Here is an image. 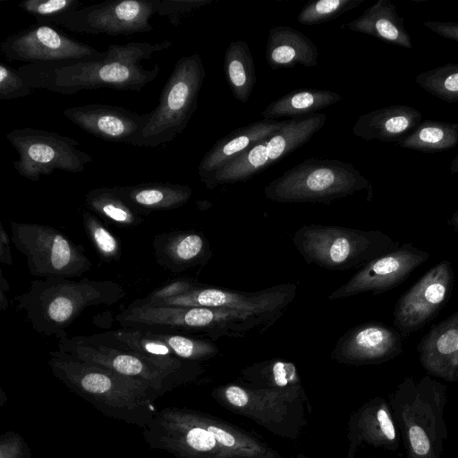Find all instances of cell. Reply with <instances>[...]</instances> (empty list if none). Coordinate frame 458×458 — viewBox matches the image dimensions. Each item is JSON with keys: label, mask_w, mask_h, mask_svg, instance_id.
Returning <instances> with one entry per match:
<instances>
[{"label": "cell", "mask_w": 458, "mask_h": 458, "mask_svg": "<svg viewBox=\"0 0 458 458\" xmlns=\"http://www.w3.org/2000/svg\"><path fill=\"white\" fill-rule=\"evenodd\" d=\"M415 82L443 101L458 102V64H446L422 72L415 77Z\"/></svg>", "instance_id": "cell-35"}, {"label": "cell", "mask_w": 458, "mask_h": 458, "mask_svg": "<svg viewBox=\"0 0 458 458\" xmlns=\"http://www.w3.org/2000/svg\"><path fill=\"white\" fill-rule=\"evenodd\" d=\"M205 75L199 53L181 57L164 85L158 105L147 114L146 123L132 145L154 148L180 135L197 109Z\"/></svg>", "instance_id": "cell-9"}, {"label": "cell", "mask_w": 458, "mask_h": 458, "mask_svg": "<svg viewBox=\"0 0 458 458\" xmlns=\"http://www.w3.org/2000/svg\"><path fill=\"white\" fill-rule=\"evenodd\" d=\"M4 291L0 289V308L2 311H4L8 307V300Z\"/></svg>", "instance_id": "cell-45"}, {"label": "cell", "mask_w": 458, "mask_h": 458, "mask_svg": "<svg viewBox=\"0 0 458 458\" xmlns=\"http://www.w3.org/2000/svg\"><path fill=\"white\" fill-rule=\"evenodd\" d=\"M140 329L148 336L165 344L177 357L182 360L198 362L212 358L219 352L215 344L205 339L165 330Z\"/></svg>", "instance_id": "cell-34"}, {"label": "cell", "mask_w": 458, "mask_h": 458, "mask_svg": "<svg viewBox=\"0 0 458 458\" xmlns=\"http://www.w3.org/2000/svg\"><path fill=\"white\" fill-rule=\"evenodd\" d=\"M421 121L422 114L417 108L406 105H395L361 114L352 131L354 136L368 141L378 140L386 142H399Z\"/></svg>", "instance_id": "cell-25"}, {"label": "cell", "mask_w": 458, "mask_h": 458, "mask_svg": "<svg viewBox=\"0 0 458 458\" xmlns=\"http://www.w3.org/2000/svg\"><path fill=\"white\" fill-rule=\"evenodd\" d=\"M296 293L297 285L294 284H279L256 293H242L199 285L184 294L149 304L170 307L225 308L280 317L293 301Z\"/></svg>", "instance_id": "cell-16"}, {"label": "cell", "mask_w": 458, "mask_h": 458, "mask_svg": "<svg viewBox=\"0 0 458 458\" xmlns=\"http://www.w3.org/2000/svg\"><path fill=\"white\" fill-rule=\"evenodd\" d=\"M82 223L85 233L98 256L107 263L119 260L122 256L121 242L100 218L87 210L82 214Z\"/></svg>", "instance_id": "cell-36"}, {"label": "cell", "mask_w": 458, "mask_h": 458, "mask_svg": "<svg viewBox=\"0 0 458 458\" xmlns=\"http://www.w3.org/2000/svg\"><path fill=\"white\" fill-rule=\"evenodd\" d=\"M123 287L114 281L49 277L33 280L27 292L16 296L17 309L24 310L32 328L58 340L66 328L89 307L113 305L124 298Z\"/></svg>", "instance_id": "cell-4"}, {"label": "cell", "mask_w": 458, "mask_h": 458, "mask_svg": "<svg viewBox=\"0 0 458 458\" xmlns=\"http://www.w3.org/2000/svg\"><path fill=\"white\" fill-rule=\"evenodd\" d=\"M318 49L306 35L294 28L278 25L267 34L266 60L273 70L318 66Z\"/></svg>", "instance_id": "cell-27"}, {"label": "cell", "mask_w": 458, "mask_h": 458, "mask_svg": "<svg viewBox=\"0 0 458 458\" xmlns=\"http://www.w3.org/2000/svg\"><path fill=\"white\" fill-rule=\"evenodd\" d=\"M172 44L169 40L112 44L99 59L26 64L17 71L33 89L64 95L100 88L140 91L160 72L157 64L145 68L143 62Z\"/></svg>", "instance_id": "cell-1"}, {"label": "cell", "mask_w": 458, "mask_h": 458, "mask_svg": "<svg viewBox=\"0 0 458 458\" xmlns=\"http://www.w3.org/2000/svg\"><path fill=\"white\" fill-rule=\"evenodd\" d=\"M287 123L288 120L263 119L238 128L216 141L199 164L198 173L201 182L206 183L217 170L258 142L274 135Z\"/></svg>", "instance_id": "cell-23"}, {"label": "cell", "mask_w": 458, "mask_h": 458, "mask_svg": "<svg viewBox=\"0 0 458 458\" xmlns=\"http://www.w3.org/2000/svg\"><path fill=\"white\" fill-rule=\"evenodd\" d=\"M342 100V96L328 89H301L288 92L272 101L260 113L265 120L281 117L302 118L317 114Z\"/></svg>", "instance_id": "cell-30"}, {"label": "cell", "mask_w": 458, "mask_h": 458, "mask_svg": "<svg viewBox=\"0 0 458 458\" xmlns=\"http://www.w3.org/2000/svg\"><path fill=\"white\" fill-rule=\"evenodd\" d=\"M278 318L225 308L154 305L136 299L115 315L114 320L121 327L186 332L216 340L222 336L236 337L262 332Z\"/></svg>", "instance_id": "cell-5"}, {"label": "cell", "mask_w": 458, "mask_h": 458, "mask_svg": "<svg viewBox=\"0 0 458 458\" xmlns=\"http://www.w3.org/2000/svg\"><path fill=\"white\" fill-rule=\"evenodd\" d=\"M449 223L458 233V208L453 213V215L449 218Z\"/></svg>", "instance_id": "cell-46"}, {"label": "cell", "mask_w": 458, "mask_h": 458, "mask_svg": "<svg viewBox=\"0 0 458 458\" xmlns=\"http://www.w3.org/2000/svg\"><path fill=\"white\" fill-rule=\"evenodd\" d=\"M454 282L451 263L441 260L400 296L393 323L403 340L438 314L451 297Z\"/></svg>", "instance_id": "cell-14"}, {"label": "cell", "mask_w": 458, "mask_h": 458, "mask_svg": "<svg viewBox=\"0 0 458 458\" xmlns=\"http://www.w3.org/2000/svg\"><path fill=\"white\" fill-rule=\"evenodd\" d=\"M422 26L442 38L458 42V21H426Z\"/></svg>", "instance_id": "cell-43"}, {"label": "cell", "mask_w": 458, "mask_h": 458, "mask_svg": "<svg viewBox=\"0 0 458 458\" xmlns=\"http://www.w3.org/2000/svg\"><path fill=\"white\" fill-rule=\"evenodd\" d=\"M420 363L428 375L458 381V310L433 326L417 345Z\"/></svg>", "instance_id": "cell-22"}, {"label": "cell", "mask_w": 458, "mask_h": 458, "mask_svg": "<svg viewBox=\"0 0 458 458\" xmlns=\"http://www.w3.org/2000/svg\"><path fill=\"white\" fill-rule=\"evenodd\" d=\"M446 401L445 386L429 375L405 377L397 386L390 406L407 458H441L448 436Z\"/></svg>", "instance_id": "cell-6"}, {"label": "cell", "mask_w": 458, "mask_h": 458, "mask_svg": "<svg viewBox=\"0 0 458 458\" xmlns=\"http://www.w3.org/2000/svg\"><path fill=\"white\" fill-rule=\"evenodd\" d=\"M430 257L411 243H398L385 254L360 267L344 284L334 291L329 300L344 299L363 293L379 294L406 280Z\"/></svg>", "instance_id": "cell-17"}, {"label": "cell", "mask_w": 458, "mask_h": 458, "mask_svg": "<svg viewBox=\"0 0 458 458\" xmlns=\"http://www.w3.org/2000/svg\"><path fill=\"white\" fill-rule=\"evenodd\" d=\"M116 187L122 198L141 215L180 208L192 195L190 186L168 182H146Z\"/></svg>", "instance_id": "cell-29"}, {"label": "cell", "mask_w": 458, "mask_h": 458, "mask_svg": "<svg viewBox=\"0 0 458 458\" xmlns=\"http://www.w3.org/2000/svg\"><path fill=\"white\" fill-rule=\"evenodd\" d=\"M293 240L307 263L330 270L362 267L397 244L381 231L321 225L301 227Z\"/></svg>", "instance_id": "cell-8"}, {"label": "cell", "mask_w": 458, "mask_h": 458, "mask_svg": "<svg viewBox=\"0 0 458 458\" xmlns=\"http://www.w3.org/2000/svg\"><path fill=\"white\" fill-rule=\"evenodd\" d=\"M112 332L124 345L149 359L180 385L193 380L202 372L199 362L177 357L165 344L148 336L138 327H121Z\"/></svg>", "instance_id": "cell-26"}, {"label": "cell", "mask_w": 458, "mask_h": 458, "mask_svg": "<svg viewBox=\"0 0 458 458\" xmlns=\"http://www.w3.org/2000/svg\"><path fill=\"white\" fill-rule=\"evenodd\" d=\"M200 284L188 279H180L173 281L162 287L155 289L144 298L137 300L143 303H151L158 301L172 299L184 294Z\"/></svg>", "instance_id": "cell-41"}, {"label": "cell", "mask_w": 458, "mask_h": 458, "mask_svg": "<svg viewBox=\"0 0 458 458\" xmlns=\"http://www.w3.org/2000/svg\"><path fill=\"white\" fill-rule=\"evenodd\" d=\"M0 261L2 264L13 265L10 238L2 223H0Z\"/></svg>", "instance_id": "cell-44"}, {"label": "cell", "mask_w": 458, "mask_h": 458, "mask_svg": "<svg viewBox=\"0 0 458 458\" xmlns=\"http://www.w3.org/2000/svg\"><path fill=\"white\" fill-rule=\"evenodd\" d=\"M18 6L33 16L38 24L52 27L60 26L63 20L82 7L79 0H26Z\"/></svg>", "instance_id": "cell-37"}, {"label": "cell", "mask_w": 458, "mask_h": 458, "mask_svg": "<svg viewBox=\"0 0 458 458\" xmlns=\"http://www.w3.org/2000/svg\"><path fill=\"white\" fill-rule=\"evenodd\" d=\"M157 0H111L81 7L60 23L61 27L86 34L129 36L153 30L152 16Z\"/></svg>", "instance_id": "cell-13"}, {"label": "cell", "mask_w": 458, "mask_h": 458, "mask_svg": "<svg viewBox=\"0 0 458 458\" xmlns=\"http://www.w3.org/2000/svg\"><path fill=\"white\" fill-rule=\"evenodd\" d=\"M403 337L394 327L368 322L347 331L332 352L338 362L352 365L378 364L403 353Z\"/></svg>", "instance_id": "cell-19"}, {"label": "cell", "mask_w": 458, "mask_h": 458, "mask_svg": "<svg viewBox=\"0 0 458 458\" xmlns=\"http://www.w3.org/2000/svg\"><path fill=\"white\" fill-rule=\"evenodd\" d=\"M297 386L253 389L237 385L216 388L213 395L228 409L275 428L290 416Z\"/></svg>", "instance_id": "cell-18"}, {"label": "cell", "mask_w": 458, "mask_h": 458, "mask_svg": "<svg viewBox=\"0 0 458 458\" xmlns=\"http://www.w3.org/2000/svg\"><path fill=\"white\" fill-rule=\"evenodd\" d=\"M369 188L368 179L351 163L308 158L271 181L264 192L280 203H328Z\"/></svg>", "instance_id": "cell-7"}, {"label": "cell", "mask_w": 458, "mask_h": 458, "mask_svg": "<svg viewBox=\"0 0 458 458\" xmlns=\"http://www.w3.org/2000/svg\"><path fill=\"white\" fill-rule=\"evenodd\" d=\"M11 240L27 259L30 275L72 278L92 267L82 245L46 225L10 222Z\"/></svg>", "instance_id": "cell-10"}, {"label": "cell", "mask_w": 458, "mask_h": 458, "mask_svg": "<svg viewBox=\"0 0 458 458\" xmlns=\"http://www.w3.org/2000/svg\"><path fill=\"white\" fill-rule=\"evenodd\" d=\"M364 0H315L308 2L299 12L297 21L302 25H318L357 8Z\"/></svg>", "instance_id": "cell-38"}, {"label": "cell", "mask_w": 458, "mask_h": 458, "mask_svg": "<svg viewBox=\"0 0 458 458\" xmlns=\"http://www.w3.org/2000/svg\"><path fill=\"white\" fill-rule=\"evenodd\" d=\"M85 203L90 212L119 227L133 228L144 221L142 215L122 198L116 186L92 189L87 193Z\"/></svg>", "instance_id": "cell-32"}, {"label": "cell", "mask_w": 458, "mask_h": 458, "mask_svg": "<svg viewBox=\"0 0 458 458\" xmlns=\"http://www.w3.org/2000/svg\"><path fill=\"white\" fill-rule=\"evenodd\" d=\"M64 115L84 131L104 140L131 144L140 135L147 114H140L123 106L88 104L68 107Z\"/></svg>", "instance_id": "cell-20"}, {"label": "cell", "mask_w": 458, "mask_h": 458, "mask_svg": "<svg viewBox=\"0 0 458 458\" xmlns=\"http://www.w3.org/2000/svg\"><path fill=\"white\" fill-rule=\"evenodd\" d=\"M57 351L118 374L141 379L162 395L180 383L149 359L124 345L111 331L89 335L65 336Z\"/></svg>", "instance_id": "cell-11"}, {"label": "cell", "mask_w": 458, "mask_h": 458, "mask_svg": "<svg viewBox=\"0 0 458 458\" xmlns=\"http://www.w3.org/2000/svg\"><path fill=\"white\" fill-rule=\"evenodd\" d=\"M223 68L233 96L239 102L247 103L257 81L254 59L247 42H230Z\"/></svg>", "instance_id": "cell-31"}, {"label": "cell", "mask_w": 458, "mask_h": 458, "mask_svg": "<svg viewBox=\"0 0 458 458\" xmlns=\"http://www.w3.org/2000/svg\"><path fill=\"white\" fill-rule=\"evenodd\" d=\"M396 7L389 0H377L342 29L363 33L386 43L412 49L410 33Z\"/></svg>", "instance_id": "cell-28"}, {"label": "cell", "mask_w": 458, "mask_h": 458, "mask_svg": "<svg viewBox=\"0 0 458 458\" xmlns=\"http://www.w3.org/2000/svg\"><path fill=\"white\" fill-rule=\"evenodd\" d=\"M397 143L401 148L425 153L447 150L458 143V123L424 120Z\"/></svg>", "instance_id": "cell-33"}, {"label": "cell", "mask_w": 458, "mask_h": 458, "mask_svg": "<svg viewBox=\"0 0 458 458\" xmlns=\"http://www.w3.org/2000/svg\"><path fill=\"white\" fill-rule=\"evenodd\" d=\"M213 0H157V13L165 16L174 26L197 10L211 4Z\"/></svg>", "instance_id": "cell-39"}, {"label": "cell", "mask_w": 458, "mask_h": 458, "mask_svg": "<svg viewBox=\"0 0 458 458\" xmlns=\"http://www.w3.org/2000/svg\"><path fill=\"white\" fill-rule=\"evenodd\" d=\"M157 263L179 273L204 265L211 256L204 235L192 230H176L157 234L152 242Z\"/></svg>", "instance_id": "cell-24"}, {"label": "cell", "mask_w": 458, "mask_h": 458, "mask_svg": "<svg viewBox=\"0 0 458 458\" xmlns=\"http://www.w3.org/2000/svg\"><path fill=\"white\" fill-rule=\"evenodd\" d=\"M33 90L17 70L0 63V100L23 98Z\"/></svg>", "instance_id": "cell-40"}, {"label": "cell", "mask_w": 458, "mask_h": 458, "mask_svg": "<svg viewBox=\"0 0 458 458\" xmlns=\"http://www.w3.org/2000/svg\"><path fill=\"white\" fill-rule=\"evenodd\" d=\"M0 49L7 60L27 64L96 60L104 55L60 30L38 23L6 37Z\"/></svg>", "instance_id": "cell-15"}, {"label": "cell", "mask_w": 458, "mask_h": 458, "mask_svg": "<svg viewBox=\"0 0 458 458\" xmlns=\"http://www.w3.org/2000/svg\"><path fill=\"white\" fill-rule=\"evenodd\" d=\"M47 364L58 380L106 417L144 428L157 412L156 402L162 394L141 379L57 350L49 352Z\"/></svg>", "instance_id": "cell-3"}, {"label": "cell", "mask_w": 458, "mask_h": 458, "mask_svg": "<svg viewBox=\"0 0 458 458\" xmlns=\"http://www.w3.org/2000/svg\"><path fill=\"white\" fill-rule=\"evenodd\" d=\"M0 458H30V450L21 435L8 431L0 437Z\"/></svg>", "instance_id": "cell-42"}, {"label": "cell", "mask_w": 458, "mask_h": 458, "mask_svg": "<svg viewBox=\"0 0 458 458\" xmlns=\"http://www.w3.org/2000/svg\"><path fill=\"white\" fill-rule=\"evenodd\" d=\"M0 289L6 293L9 291V284L4 277L2 272H1V279H0Z\"/></svg>", "instance_id": "cell-48"}, {"label": "cell", "mask_w": 458, "mask_h": 458, "mask_svg": "<svg viewBox=\"0 0 458 458\" xmlns=\"http://www.w3.org/2000/svg\"><path fill=\"white\" fill-rule=\"evenodd\" d=\"M400 437L390 403L382 397L371 399L350 420L348 458H353L357 447L363 442L395 452L400 445Z\"/></svg>", "instance_id": "cell-21"}, {"label": "cell", "mask_w": 458, "mask_h": 458, "mask_svg": "<svg viewBox=\"0 0 458 458\" xmlns=\"http://www.w3.org/2000/svg\"><path fill=\"white\" fill-rule=\"evenodd\" d=\"M450 172H451V174L458 173V154L455 156V157L451 162Z\"/></svg>", "instance_id": "cell-47"}, {"label": "cell", "mask_w": 458, "mask_h": 458, "mask_svg": "<svg viewBox=\"0 0 458 458\" xmlns=\"http://www.w3.org/2000/svg\"><path fill=\"white\" fill-rule=\"evenodd\" d=\"M152 448L179 458H276L267 445L248 433L204 413L167 407L143 428Z\"/></svg>", "instance_id": "cell-2"}, {"label": "cell", "mask_w": 458, "mask_h": 458, "mask_svg": "<svg viewBox=\"0 0 458 458\" xmlns=\"http://www.w3.org/2000/svg\"><path fill=\"white\" fill-rule=\"evenodd\" d=\"M6 138L19 155L13 162L14 168L20 175L33 182L55 170L81 173L93 160L78 148L79 141L53 131L18 128L8 132Z\"/></svg>", "instance_id": "cell-12"}]
</instances>
